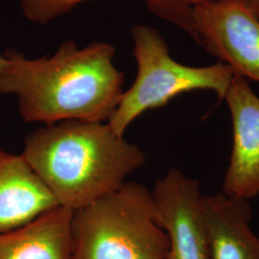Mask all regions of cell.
<instances>
[{"label": "cell", "mask_w": 259, "mask_h": 259, "mask_svg": "<svg viewBox=\"0 0 259 259\" xmlns=\"http://www.w3.org/2000/svg\"><path fill=\"white\" fill-rule=\"evenodd\" d=\"M115 48L93 42L79 49L65 41L54 55L28 59L7 50L0 63V93L18 99L28 123L108 122L124 93V74L113 65Z\"/></svg>", "instance_id": "1"}, {"label": "cell", "mask_w": 259, "mask_h": 259, "mask_svg": "<svg viewBox=\"0 0 259 259\" xmlns=\"http://www.w3.org/2000/svg\"><path fill=\"white\" fill-rule=\"evenodd\" d=\"M22 155L57 204L73 211L119 188L146 162L138 145L95 121L47 124L28 135Z\"/></svg>", "instance_id": "2"}, {"label": "cell", "mask_w": 259, "mask_h": 259, "mask_svg": "<svg viewBox=\"0 0 259 259\" xmlns=\"http://www.w3.org/2000/svg\"><path fill=\"white\" fill-rule=\"evenodd\" d=\"M71 259H167L152 192L136 182L73 211Z\"/></svg>", "instance_id": "3"}, {"label": "cell", "mask_w": 259, "mask_h": 259, "mask_svg": "<svg viewBox=\"0 0 259 259\" xmlns=\"http://www.w3.org/2000/svg\"><path fill=\"white\" fill-rule=\"evenodd\" d=\"M132 36L138 74L108 121L116 135L124 137L140 114L162 108L183 93L212 91L224 100L234 75L228 65L220 62L206 66L180 64L170 56L164 38L146 25L133 27Z\"/></svg>", "instance_id": "4"}, {"label": "cell", "mask_w": 259, "mask_h": 259, "mask_svg": "<svg viewBox=\"0 0 259 259\" xmlns=\"http://www.w3.org/2000/svg\"><path fill=\"white\" fill-rule=\"evenodd\" d=\"M199 45L234 75L259 83V19L236 0L193 7Z\"/></svg>", "instance_id": "5"}, {"label": "cell", "mask_w": 259, "mask_h": 259, "mask_svg": "<svg viewBox=\"0 0 259 259\" xmlns=\"http://www.w3.org/2000/svg\"><path fill=\"white\" fill-rule=\"evenodd\" d=\"M151 192L158 225L169 239L167 259H211L199 181L172 168Z\"/></svg>", "instance_id": "6"}, {"label": "cell", "mask_w": 259, "mask_h": 259, "mask_svg": "<svg viewBox=\"0 0 259 259\" xmlns=\"http://www.w3.org/2000/svg\"><path fill=\"white\" fill-rule=\"evenodd\" d=\"M224 100L233 141L222 192L250 201L259 195V97L246 78L233 75Z\"/></svg>", "instance_id": "7"}, {"label": "cell", "mask_w": 259, "mask_h": 259, "mask_svg": "<svg viewBox=\"0 0 259 259\" xmlns=\"http://www.w3.org/2000/svg\"><path fill=\"white\" fill-rule=\"evenodd\" d=\"M211 259H259V237L250 229L248 200L219 192L202 197Z\"/></svg>", "instance_id": "8"}, {"label": "cell", "mask_w": 259, "mask_h": 259, "mask_svg": "<svg viewBox=\"0 0 259 259\" xmlns=\"http://www.w3.org/2000/svg\"><path fill=\"white\" fill-rule=\"evenodd\" d=\"M57 205L23 155L0 148V233L21 227Z\"/></svg>", "instance_id": "9"}, {"label": "cell", "mask_w": 259, "mask_h": 259, "mask_svg": "<svg viewBox=\"0 0 259 259\" xmlns=\"http://www.w3.org/2000/svg\"><path fill=\"white\" fill-rule=\"evenodd\" d=\"M72 214L73 210L57 205L0 233V259H71Z\"/></svg>", "instance_id": "10"}, {"label": "cell", "mask_w": 259, "mask_h": 259, "mask_svg": "<svg viewBox=\"0 0 259 259\" xmlns=\"http://www.w3.org/2000/svg\"><path fill=\"white\" fill-rule=\"evenodd\" d=\"M85 0H21L20 6L24 16L29 20L45 24L68 13L77 4ZM145 1L149 9L157 17L183 29L199 42L195 26L193 7L188 6L184 0Z\"/></svg>", "instance_id": "11"}, {"label": "cell", "mask_w": 259, "mask_h": 259, "mask_svg": "<svg viewBox=\"0 0 259 259\" xmlns=\"http://www.w3.org/2000/svg\"><path fill=\"white\" fill-rule=\"evenodd\" d=\"M236 1H238L247 9L250 10V12L259 19V0H236Z\"/></svg>", "instance_id": "12"}, {"label": "cell", "mask_w": 259, "mask_h": 259, "mask_svg": "<svg viewBox=\"0 0 259 259\" xmlns=\"http://www.w3.org/2000/svg\"><path fill=\"white\" fill-rule=\"evenodd\" d=\"M185 3L190 6V7H194L198 5H202L205 3H210V2H215V1H221V0H184Z\"/></svg>", "instance_id": "13"}, {"label": "cell", "mask_w": 259, "mask_h": 259, "mask_svg": "<svg viewBox=\"0 0 259 259\" xmlns=\"http://www.w3.org/2000/svg\"><path fill=\"white\" fill-rule=\"evenodd\" d=\"M1 58H2V54H0V63H1Z\"/></svg>", "instance_id": "14"}]
</instances>
